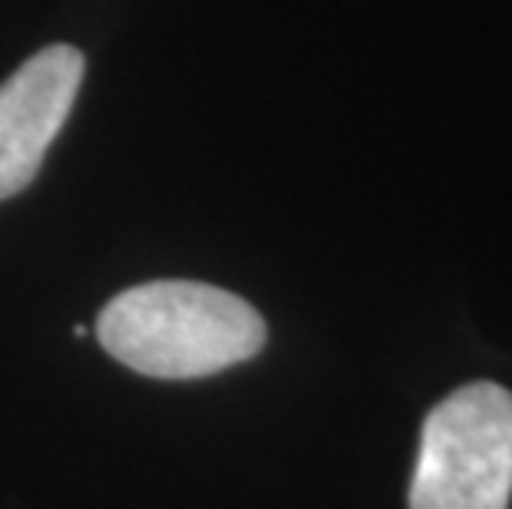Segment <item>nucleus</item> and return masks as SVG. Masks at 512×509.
Masks as SVG:
<instances>
[{
  "label": "nucleus",
  "instance_id": "f257e3e1",
  "mask_svg": "<svg viewBox=\"0 0 512 509\" xmlns=\"http://www.w3.org/2000/svg\"><path fill=\"white\" fill-rule=\"evenodd\" d=\"M119 364L159 381L219 374L265 348V321L245 298L202 281H149L126 288L96 321Z\"/></svg>",
  "mask_w": 512,
  "mask_h": 509
},
{
  "label": "nucleus",
  "instance_id": "7ed1b4c3",
  "mask_svg": "<svg viewBox=\"0 0 512 509\" xmlns=\"http://www.w3.org/2000/svg\"><path fill=\"white\" fill-rule=\"evenodd\" d=\"M83 67L80 50L57 43L0 83V199L17 196L37 179L76 103Z\"/></svg>",
  "mask_w": 512,
  "mask_h": 509
},
{
  "label": "nucleus",
  "instance_id": "f03ea898",
  "mask_svg": "<svg viewBox=\"0 0 512 509\" xmlns=\"http://www.w3.org/2000/svg\"><path fill=\"white\" fill-rule=\"evenodd\" d=\"M512 394L466 384L423 420L410 509H509Z\"/></svg>",
  "mask_w": 512,
  "mask_h": 509
}]
</instances>
